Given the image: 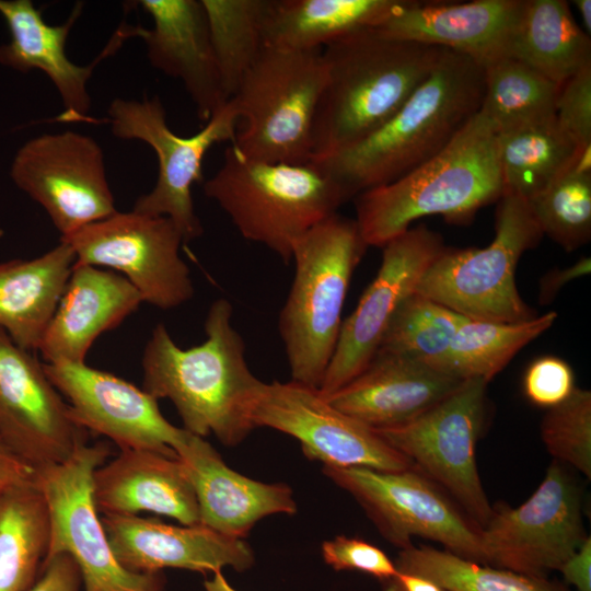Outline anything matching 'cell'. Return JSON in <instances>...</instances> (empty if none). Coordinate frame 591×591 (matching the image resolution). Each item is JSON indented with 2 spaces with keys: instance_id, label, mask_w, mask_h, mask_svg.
<instances>
[{
  "instance_id": "cell-2",
  "label": "cell",
  "mask_w": 591,
  "mask_h": 591,
  "mask_svg": "<svg viewBox=\"0 0 591 591\" xmlns=\"http://www.w3.org/2000/svg\"><path fill=\"white\" fill-rule=\"evenodd\" d=\"M484 85L480 63L444 48L430 74L379 129L311 163L350 198L391 183L439 153L479 112Z\"/></svg>"
},
{
  "instance_id": "cell-27",
  "label": "cell",
  "mask_w": 591,
  "mask_h": 591,
  "mask_svg": "<svg viewBox=\"0 0 591 591\" xmlns=\"http://www.w3.org/2000/svg\"><path fill=\"white\" fill-rule=\"evenodd\" d=\"M142 302L123 275L74 263L38 348L45 363H85L94 340L117 327Z\"/></svg>"
},
{
  "instance_id": "cell-35",
  "label": "cell",
  "mask_w": 591,
  "mask_h": 591,
  "mask_svg": "<svg viewBox=\"0 0 591 591\" xmlns=\"http://www.w3.org/2000/svg\"><path fill=\"white\" fill-rule=\"evenodd\" d=\"M394 564L397 570L428 578L448 591H571L549 577L479 564L430 545L401 549Z\"/></svg>"
},
{
  "instance_id": "cell-28",
  "label": "cell",
  "mask_w": 591,
  "mask_h": 591,
  "mask_svg": "<svg viewBox=\"0 0 591 591\" xmlns=\"http://www.w3.org/2000/svg\"><path fill=\"white\" fill-rule=\"evenodd\" d=\"M74 263L72 247L60 241L38 257L0 264V328L19 347L38 350Z\"/></svg>"
},
{
  "instance_id": "cell-46",
  "label": "cell",
  "mask_w": 591,
  "mask_h": 591,
  "mask_svg": "<svg viewBox=\"0 0 591 591\" xmlns=\"http://www.w3.org/2000/svg\"><path fill=\"white\" fill-rule=\"evenodd\" d=\"M34 470L0 438V494L7 488L33 479Z\"/></svg>"
},
{
  "instance_id": "cell-40",
  "label": "cell",
  "mask_w": 591,
  "mask_h": 591,
  "mask_svg": "<svg viewBox=\"0 0 591 591\" xmlns=\"http://www.w3.org/2000/svg\"><path fill=\"white\" fill-rule=\"evenodd\" d=\"M321 553L325 564L336 571H360L379 582L397 572L394 560L380 547L359 537L337 535L322 543Z\"/></svg>"
},
{
  "instance_id": "cell-24",
  "label": "cell",
  "mask_w": 591,
  "mask_h": 591,
  "mask_svg": "<svg viewBox=\"0 0 591 591\" xmlns=\"http://www.w3.org/2000/svg\"><path fill=\"white\" fill-rule=\"evenodd\" d=\"M463 381L417 360L376 351L357 376L324 398L344 414L380 429L410 421Z\"/></svg>"
},
{
  "instance_id": "cell-17",
  "label": "cell",
  "mask_w": 591,
  "mask_h": 591,
  "mask_svg": "<svg viewBox=\"0 0 591 591\" xmlns=\"http://www.w3.org/2000/svg\"><path fill=\"white\" fill-rule=\"evenodd\" d=\"M89 433L44 363L0 328V438L5 444L36 472L69 460Z\"/></svg>"
},
{
  "instance_id": "cell-9",
  "label": "cell",
  "mask_w": 591,
  "mask_h": 591,
  "mask_svg": "<svg viewBox=\"0 0 591 591\" xmlns=\"http://www.w3.org/2000/svg\"><path fill=\"white\" fill-rule=\"evenodd\" d=\"M487 384L483 379L464 380L448 397L410 421L374 429L445 491L478 530L493 513L476 464Z\"/></svg>"
},
{
  "instance_id": "cell-20",
  "label": "cell",
  "mask_w": 591,
  "mask_h": 591,
  "mask_svg": "<svg viewBox=\"0 0 591 591\" xmlns=\"http://www.w3.org/2000/svg\"><path fill=\"white\" fill-rule=\"evenodd\" d=\"M101 520L117 561L135 573L166 568L213 573L225 567L242 572L255 564L254 552L243 538L200 524L172 525L137 514Z\"/></svg>"
},
{
  "instance_id": "cell-31",
  "label": "cell",
  "mask_w": 591,
  "mask_h": 591,
  "mask_svg": "<svg viewBox=\"0 0 591 591\" xmlns=\"http://www.w3.org/2000/svg\"><path fill=\"white\" fill-rule=\"evenodd\" d=\"M50 543V514L34 482L0 494V591H27L39 578Z\"/></svg>"
},
{
  "instance_id": "cell-18",
  "label": "cell",
  "mask_w": 591,
  "mask_h": 591,
  "mask_svg": "<svg viewBox=\"0 0 591 591\" xmlns=\"http://www.w3.org/2000/svg\"><path fill=\"white\" fill-rule=\"evenodd\" d=\"M439 233L409 228L382 248L376 276L354 312L343 321L337 345L318 392L323 397L357 376L378 351L401 304L416 291L427 268L444 248Z\"/></svg>"
},
{
  "instance_id": "cell-12",
  "label": "cell",
  "mask_w": 591,
  "mask_h": 591,
  "mask_svg": "<svg viewBox=\"0 0 591 591\" xmlns=\"http://www.w3.org/2000/svg\"><path fill=\"white\" fill-rule=\"evenodd\" d=\"M582 490L568 466L553 461L520 506H493L479 529L484 565L547 578L582 545Z\"/></svg>"
},
{
  "instance_id": "cell-45",
  "label": "cell",
  "mask_w": 591,
  "mask_h": 591,
  "mask_svg": "<svg viewBox=\"0 0 591 591\" xmlns=\"http://www.w3.org/2000/svg\"><path fill=\"white\" fill-rule=\"evenodd\" d=\"M591 538H586L582 545L560 567L565 584L572 586L577 591H591Z\"/></svg>"
},
{
  "instance_id": "cell-16",
  "label": "cell",
  "mask_w": 591,
  "mask_h": 591,
  "mask_svg": "<svg viewBox=\"0 0 591 591\" xmlns=\"http://www.w3.org/2000/svg\"><path fill=\"white\" fill-rule=\"evenodd\" d=\"M250 418L254 428L268 427L293 437L308 459L324 466L382 472L414 467L373 428L332 406L318 389L294 381L263 382Z\"/></svg>"
},
{
  "instance_id": "cell-33",
  "label": "cell",
  "mask_w": 591,
  "mask_h": 591,
  "mask_svg": "<svg viewBox=\"0 0 591 591\" xmlns=\"http://www.w3.org/2000/svg\"><path fill=\"white\" fill-rule=\"evenodd\" d=\"M557 313L514 323L464 317L459 325L443 371L461 380L489 382L528 344L546 332Z\"/></svg>"
},
{
  "instance_id": "cell-29",
  "label": "cell",
  "mask_w": 591,
  "mask_h": 591,
  "mask_svg": "<svg viewBox=\"0 0 591 591\" xmlns=\"http://www.w3.org/2000/svg\"><path fill=\"white\" fill-rule=\"evenodd\" d=\"M403 0H269L264 46L322 50L362 28L378 27Z\"/></svg>"
},
{
  "instance_id": "cell-37",
  "label": "cell",
  "mask_w": 591,
  "mask_h": 591,
  "mask_svg": "<svg viewBox=\"0 0 591 591\" xmlns=\"http://www.w3.org/2000/svg\"><path fill=\"white\" fill-rule=\"evenodd\" d=\"M543 233L566 252L591 237V149L579 151L575 162L528 200Z\"/></svg>"
},
{
  "instance_id": "cell-14",
  "label": "cell",
  "mask_w": 591,
  "mask_h": 591,
  "mask_svg": "<svg viewBox=\"0 0 591 591\" xmlns=\"http://www.w3.org/2000/svg\"><path fill=\"white\" fill-rule=\"evenodd\" d=\"M60 241L72 247L76 264L120 271L143 302L167 310L194 294L189 268L179 255L184 239L167 217L116 211Z\"/></svg>"
},
{
  "instance_id": "cell-3",
  "label": "cell",
  "mask_w": 591,
  "mask_h": 591,
  "mask_svg": "<svg viewBox=\"0 0 591 591\" xmlns=\"http://www.w3.org/2000/svg\"><path fill=\"white\" fill-rule=\"evenodd\" d=\"M444 48L350 33L322 49L325 83L312 129L310 162L361 141L387 121L430 74Z\"/></svg>"
},
{
  "instance_id": "cell-32",
  "label": "cell",
  "mask_w": 591,
  "mask_h": 591,
  "mask_svg": "<svg viewBox=\"0 0 591 591\" xmlns=\"http://www.w3.org/2000/svg\"><path fill=\"white\" fill-rule=\"evenodd\" d=\"M503 190L531 199L565 172L580 151L556 117L497 134Z\"/></svg>"
},
{
  "instance_id": "cell-1",
  "label": "cell",
  "mask_w": 591,
  "mask_h": 591,
  "mask_svg": "<svg viewBox=\"0 0 591 591\" xmlns=\"http://www.w3.org/2000/svg\"><path fill=\"white\" fill-rule=\"evenodd\" d=\"M225 299L210 305L202 344L183 349L164 324L153 328L142 356V390L169 398L187 431L213 433L228 447L241 443L255 429L250 412L263 383L250 370L245 344L231 323Z\"/></svg>"
},
{
  "instance_id": "cell-44",
  "label": "cell",
  "mask_w": 591,
  "mask_h": 591,
  "mask_svg": "<svg viewBox=\"0 0 591 591\" xmlns=\"http://www.w3.org/2000/svg\"><path fill=\"white\" fill-rule=\"evenodd\" d=\"M591 270L590 257H582L573 265L565 268H555L546 273L540 279L538 301L541 304H548L560 289L568 282L579 277L586 276Z\"/></svg>"
},
{
  "instance_id": "cell-30",
  "label": "cell",
  "mask_w": 591,
  "mask_h": 591,
  "mask_svg": "<svg viewBox=\"0 0 591 591\" xmlns=\"http://www.w3.org/2000/svg\"><path fill=\"white\" fill-rule=\"evenodd\" d=\"M510 57L561 85L591 66V40L564 0H524Z\"/></svg>"
},
{
  "instance_id": "cell-13",
  "label": "cell",
  "mask_w": 591,
  "mask_h": 591,
  "mask_svg": "<svg viewBox=\"0 0 591 591\" xmlns=\"http://www.w3.org/2000/svg\"><path fill=\"white\" fill-rule=\"evenodd\" d=\"M322 471L356 499L389 543L403 549L413 545V537H422L484 564L479 530L445 491L416 468L382 472L323 466Z\"/></svg>"
},
{
  "instance_id": "cell-7",
  "label": "cell",
  "mask_w": 591,
  "mask_h": 591,
  "mask_svg": "<svg viewBox=\"0 0 591 591\" xmlns=\"http://www.w3.org/2000/svg\"><path fill=\"white\" fill-rule=\"evenodd\" d=\"M325 77L322 50L264 46L230 99L244 121L231 147L251 160L310 163Z\"/></svg>"
},
{
  "instance_id": "cell-47",
  "label": "cell",
  "mask_w": 591,
  "mask_h": 591,
  "mask_svg": "<svg viewBox=\"0 0 591 591\" xmlns=\"http://www.w3.org/2000/svg\"><path fill=\"white\" fill-rule=\"evenodd\" d=\"M380 584L382 591H448L428 578L399 570Z\"/></svg>"
},
{
  "instance_id": "cell-48",
  "label": "cell",
  "mask_w": 591,
  "mask_h": 591,
  "mask_svg": "<svg viewBox=\"0 0 591 591\" xmlns=\"http://www.w3.org/2000/svg\"><path fill=\"white\" fill-rule=\"evenodd\" d=\"M204 588L206 591H237L229 583L222 570L213 572L210 579H206Z\"/></svg>"
},
{
  "instance_id": "cell-10",
  "label": "cell",
  "mask_w": 591,
  "mask_h": 591,
  "mask_svg": "<svg viewBox=\"0 0 591 591\" xmlns=\"http://www.w3.org/2000/svg\"><path fill=\"white\" fill-rule=\"evenodd\" d=\"M107 121L116 138L143 141L158 158L157 183L136 200L132 211L170 218L184 242L200 236L202 225L195 212L192 188L202 181V161L209 149L234 140L240 119L232 101L221 106L197 134L187 137L170 129L158 96L115 99L108 106Z\"/></svg>"
},
{
  "instance_id": "cell-4",
  "label": "cell",
  "mask_w": 591,
  "mask_h": 591,
  "mask_svg": "<svg viewBox=\"0 0 591 591\" xmlns=\"http://www.w3.org/2000/svg\"><path fill=\"white\" fill-rule=\"evenodd\" d=\"M497 132L479 111L434 157L399 178L356 197V222L368 246L383 247L422 217L471 220L503 192Z\"/></svg>"
},
{
  "instance_id": "cell-23",
  "label": "cell",
  "mask_w": 591,
  "mask_h": 591,
  "mask_svg": "<svg viewBox=\"0 0 591 591\" xmlns=\"http://www.w3.org/2000/svg\"><path fill=\"white\" fill-rule=\"evenodd\" d=\"M151 28L132 26L155 69L178 79L207 123L227 102L201 0H141Z\"/></svg>"
},
{
  "instance_id": "cell-19",
  "label": "cell",
  "mask_w": 591,
  "mask_h": 591,
  "mask_svg": "<svg viewBox=\"0 0 591 591\" xmlns=\"http://www.w3.org/2000/svg\"><path fill=\"white\" fill-rule=\"evenodd\" d=\"M47 376L67 398L74 420L112 440L119 450H150L177 456L190 432L172 425L158 399L130 382L85 363H44Z\"/></svg>"
},
{
  "instance_id": "cell-6",
  "label": "cell",
  "mask_w": 591,
  "mask_h": 591,
  "mask_svg": "<svg viewBox=\"0 0 591 591\" xmlns=\"http://www.w3.org/2000/svg\"><path fill=\"white\" fill-rule=\"evenodd\" d=\"M204 193L244 239L265 245L285 264L292 260L293 245L305 232L350 199L341 185L311 162L251 160L231 146L221 167L204 183Z\"/></svg>"
},
{
  "instance_id": "cell-41",
  "label": "cell",
  "mask_w": 591,
  "mask_h": 591,
  "mask_svg": "<svg viewBox=\"0 0 591 591\" xmlns=\"http://www.w3.org/2000/svg\"><path fill=\"white\" fill-rule=\"evenodd\" d=\"M555 117L579 150L591 148V66L560 85Z\"/></svg>"
},
{
  "instance_id": "cell-8",
  "label": "cell",
  "mask_w": 591,
  "mask_h": 591,
  "mask_svg": "<svg viewBox=\"0 0 591 591\" xmlns=\"http://www.w3.org/2000/svg\"><path fill=\"white\" fill-rule=\"evenodd\" d=\"M498 201L491 243L444 247L416 293L467 318L514 323L536 316L518 291L515 271L522 254L535 247L543 233L525 198L503 190Z\"/></svg>"
},
{
  "instance_id": "cell-25",
  "label": "cell",
  "mask_w": 591,
  "mask_h": 591,
  "mask_svg": "<svg viewBox=\"0 0 591 591\" xmlns=\"http://www.w3.org/2000/svg\"><path fill=\"white\" fill-rule=\"evenodd\" d=\"M176 454L193 485L200 525L243 538L263 518L297 512L288 485L258 482L230 468L202 437L190 432Z\"/></svg>"
},
{
  "instance_id": "cell-34",
  "label": "cell",
  "mask_w": 591,
  "mask_h": 591,
  "mask_svg": "<svg viewBox=\"0 0 591 591\" xmlns=\"http://www.w3.org/2000/svg\"><path fill=\"white\" fill-rule=\"evenodd\" d=\"M480 112L497 134L555 117L560 85L508 56L484 66Z\"/></svg>"
},
{
  "instance_id": "cell-39",
  "label": "cell",
  "mask_w": 591,
  "mask_h": 591,
  "mask_svg": "<svg viewBox=\"0 0 591 591\" xmlns=\"http://www.w3.org/2000/svg\"><path fill=\"white\" fill-rule=\"evenodd\" d=\"M541 438L555 461L591 477V392L575 387L563 403L548 408Z\"/></svg>"
},
{
  "instance_id": "cell-11",
  "label": "cell",
  "mask_w": 591,
  "mask_h": 591,
  "mask_svg": "<svg viewBox=\"0 0 591 591\" xmlns=\"http://www.w3.org/2000/svg\"><path fill=\"white\" fill-rule=\"evenodd\" d=\"M111 453L106 441L84 444L66 462L34 472L50 514L46 559L69 554L81 571L83 591H166L163 571H128L111 548L92 493L93 473Z\"/></svg>"
},
{
  "instance_id": "cell-43",
  "label": "cell",
  "mask_w": 591,
  "mask_h": 591,
  "mask_svg": "<svg viewBox=\"0 0 591 591\" xmlns=\"http://www.w3.org/2000/svg\"><path fill=\"white\" fill-rule=\"evenodd\" d=\"M82 576L76 560L59 553L43 564L39 578L27 591H80Z\"/></svg>"
},
{
  "instance_id": "cell-42",
  "label": "cell",
  "mask_w": 591,
  "mask_h": 591,
  "mask_svg": "<svg viewBox=\"0 0 591 591\" xmlns=\"http://www.w3.org/2000/svg\"><path fill=\"white\" fill-rule=\"evenodd\" d=\"M575 387L571 367L555 356L535 359L523 376V391L526 398L543 408H552L563 403Z\"/></svg>"
},
{
  "instance_id": "cell-26",
  "label": "cell",
  "mask_w": 591,
  "mask_h": 591,
  "mask_svg": "<svg viewBox=\"0 0 591 591\" xmlns=\"http://www.w3.org/2000/svg\"><path fill=\"white\" fill-rule=\"evenodd\" d=\"M92 493L96 510L103 515L148 511L182 525L199 524L196 495L178 456L120 450L94 471Z\"/></svg>"
},
{
  "instance_id": "cell-36",
  "label": "cell",
  "mask_w": 591,
  "mask_h": 591,
  "mask_svg": "<svg viewBox=\"0 0 591 591\" xmlns=\"http://www.w3.org/2000/svg\"><path fill=\"white\" fill-rule=\"evenodd\" d=\"M228 101L264 47L269 0H201Z\"/></svg>"
},
{
  "instance_id": "cell-22",
  "label": "cell",
  "mask_w": 591,
  "mask_h": 591,
  "mask_svg": "<svg viewBox=\"0 0 591 591\" xmlns=\"http://www.w3.org/2000/svg\"><path fill=\"white\" fill-rule=\"evenodd\" d=\"M82 8L81 2L77 3L65 23L50 25L33 1L0 0V15L10 33V40L0 45V65L23 73L31 70L45 73L60 95L63 112L58 120L61 121H92L88 116L91 107L88 81L93 69L131 37L129 26L121 27L92 63H73L66 54V43Z\"/></svg>"
},
{
  "instance_id": "cell-5",
  "label": "cell",
  "mask_w": 591,
  "mask_h": 591,
  "mask_svg": "<svg viewBox=\"0 0 591 591\" xmlns=\"http://www.w3.org/2000/svg\"><path fill=\"white\" fill-rule=\"evenodd\" d=\"M367 247L356 220L338 213L294 243V276L278 321L291 381L320 387L337 345L352 274Z\"/></svg>"
},
{
  "instance_id": "cell-49",
  "label": "cell",
  "mask_w": 591,
  "mask_h": 591,
  "mask_svg": "<svg viewBox=\"0 0 591 591\" xmlns=\"http://www.w3.org/2000/svg\"><path fill=\"white\" fill-rule=\"evenodd\" d=\"M580 18L583 23V31L590 35L591 32V1L590 0H576L573 1Z\"/></svg>"
},
{
  "instance_id": "cell-21",
  "label": "cell",
  "mask_w": 591,
  "mask_h": 591,
  "mask_svg": "<svg viewBox=\"0 0 591 591\" xmlns=\"http://www.w3.org/2000/svg\"><path fill=\"white\" fill-rule=\"evenodd\" d=\"M524 0L403 2L378 26L407 42L464 54L483 67L510 56Z\"/></svg>"
},
{
  "instance_id": "cell-15",
  "label": "cell",
  "mask_w": 591,
  "mask_h": 591,
  "mask_svg": "<svg viewBox=\"0 0 591 591\" xmlns=\"http://www.w3.org/2000/svg\"><path fill=\"white\" fill-rule=\"evenodd\" d=\"M10 176L44 208L61 237L117 211L103 150L80 132L43 134L27 140L13 157Z\"/></svg>"
},
{
  "instance_id": "cell-38",
  "label": "cell",
  "mask_w": 591,
  "mask_h": 591,
  "mask_svg": "<svg viewBox=\"0 0 591 591\" xmlns=\"http://www.w3.org/2000/svg\"><path fill=\"white\" fill-rule=\"evenodd\" d=\"M464 316L414 292L394 314L378 351L401 355L443 371Z\"/></svg>"
}]
</instances>
